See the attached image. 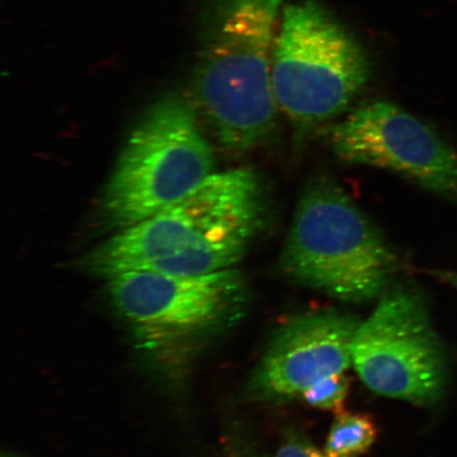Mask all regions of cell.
Masks as SVG:
<instances>
[{"label": "cell", "instance_id": "6da1fadb", "mask_svg": "<svg viewBox=\"0 0 457 457\" xmlns=\"http://www.w3.org/2000/svg\"><path fill=\"white\" fill-rule=\"evenodd\" d=\"M266 215L264 187L253 170L213 173L179 202L90 250L79 270L105 281L131 271L198 277L230 270Z\"/></svg>", "mask_w": 457, "mask_h": 457}, {"label": "cell", "instance_id": "7a4b0ae2", "mask_svg": "<svg viewBox=\"0 0 457 457\" xmlns=\"http://www.w3.org/2000/svg\"><path fill=\"white\" fill-rule=\"evenodd\" d=\"M282 0H211L191 79V103L224 150L270 138L279 107L272 84L274 29Z\"/></svg>", "mask_w": 457, "mask_h": 457}, {"label": "cell", "instance_id": "3957f363", "mask_svg": "<svg viewBox=\"0 0 457 457\" xmlns=\"http://www.w3.org/2000/svg\"><path fill=\"white\" fill-rule=\"evenodd\" d=\"M145 368L170 390L185 388L202 353L236 323L245 302L241 272L198 277L131 271L106 285Z\"/></svg>", "mask_w": 457, "mask_h": 457}, {"label": "cell", "instance_id": "277c9868", "mask_svg": "<svg viewBox=\"0 0 457 457\" xmlns=\"http://www.w3.org/2000/svg\"><path fill=\"white\" fill-rule=\"evenodd\" d=\"M278 267L291 282L363 303L390 288L403 262L340 186L318 179L296 205Z\"/></svg>", "mask_w": 457, "mask_h": 457}, {"label": "cell", "instance_id": "5b68a950", "mask_svg": "<svg viewBox=\"0 0 457 457\" xmlns=\"http://www.w3.org/2000/svg\"><path fill=\"white\" fill-rule=\"evenodd\" d=\"M213 169V151L192 103L165 96L125 142L103 193V220L118 231L145 220L187 195Z\"/></svg>", "mask_w": 457, "mask_h": 457}, {"label": "cell", "instance_id": "8992f818", "mask_svg": "<svg viewBox=\"0 0 457 457\" xmlns=\"http://www.w3.org/2000/svg\"><path fill=\"white\" fill-rule=\"evenodd\" d=\"M370 76L361 46L321 5L303 0L286 7L273 46L272 84L295 139L338 116Z\"/></svg>", "mask_w": 457, "mask_h": 457}, {"label": "cell", "instance_id": "52a82bcc", "mask_svg": "<svg viewBox=\"0 0 457 457\" xmlns=\"http://www.w3.org/2000/svg\"><path fill=\"white\" fill-rule=\"evenodd\" d=\"M353 364L370 390L417 405L436 404L449 386L447 348L433 327L424 295L414 286L387 288L360 323Z\"/></svg>", "mask_w": 457, "mask_h": 457}, {"label": "cell", "instance_id": "ba28073f", "mask_svg": "<svg viewBox=\"0 0 457 457\" xmlns=\"http://www.w3.org/2000/svg\"><path fill=\"white\" fill-rule=\"evenodd\" d=\"M335 155L392 171L457 207V151L436 129L387 101L359 106L328 134Z\"/></svg>", "mask_w": 457, "mask_h": 457}, {"label": "cell", "instance_id": "9c48e42d", "mask_svg": "<svg viewBox=\"0 0 457 457\" xmlns=\"http://www.w3.org/2000/svg\"><path fill=\"white\" fill-rule=\"evenodd\" d=\"M360 322L338 312H312L279 328L249 379L250 396L281 402L302 396L320 380L345 373Z\"/></svg>", "mask_w": 457, "mask_h": 457}, {"label": "cell", "instance_id": "30bf717a", "mask_svg": "<svg viewBox=\"0 0 457 457\" xmlns=\"http://www.w3.org/2000/svg\"><path fill=\"white\" fill-rule=\"evenodd\" d=\"M336 415L325 443V453L329 457H359L367 453L378 434L374 420L367 414L345 411Z\"/></svg>", "mask_w": 457, "mask_h": 457}, {"label": "cell", "instance_id": "8fae6325", "mask_svg": "<svg viewBox=\"0 0 457 457\" xmlns=\"http://www.w3.org/2000/svg\"><path fill=\"white\" fill-rule=\"evenodd\" d=\"M351 381L345 373H337L317 382L302 394L311 407L331 411L335 414L343 412L345 400L350 393Z\"/></svg>", "mask_w": 457, "mask_h": 457}, {"label": "cell", "instance_id": "7c38bea8", "mask_svg": "<svg viewBox=\"0 0 457 457\" xmlns=\"http://www.w3.org/2000/svg\"><path fill=\"white\" fill-rule=\"evenodd\" d=\"M274 457H329L311 442L298 436L286 438Z\"/></svg>", "mask_w": 457, "mask_h": 457}, {"label": "cell", "instance_id": "4fadbf2b", "mask_svg": "<svg viewBox=\"0 0 457 457\" xmlns=\"http://www.w3.org/2000/svg\"><path fill=\"white\" fill-rule=\"evenodd\" d=\"M426 273L457 291V270H426Z\"/></svg>", "mask_w": 457, "mask_h": 457}, {"label": "cell", "instance_id": "5bb4252c", "mask_svg": "<svg viewBox=\"0 0 457 457\" xmlns=\"http://www.w3.org/2000/svg\"><path fill=\"white\" fill-rule=\"evenodd\" d=\"M230 457H259V456H256L254 453H241L234 454Z\"/></svg>", "mask_w": 457, "mask_h": 457}, {"label": "cell", "instance_id": "9a60e30c", "mask_svg": "<svg viewBox=\"0 0 457 457\" xmlns=\"http://www.w3.org/2000/svg\"><path fill=\"white\" fill-rule=\"evenodd\" d=\"M2 457H25L13 453H3Z\"/></svg>", "mask_w": 457, "mask_h": 457}]
</instances>
